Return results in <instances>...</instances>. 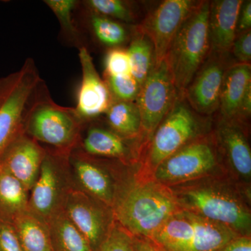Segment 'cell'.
<instances>
[{
	"mask_svg": "<svg viewBox=\"0 0 251 251\" xmlns=\"http://www.w3.org/2000/svg\"><path fill=\"white\" fill-rule=\"evenodd\" d=\"M127 49L129 57L130 75L141 86L155 64L152 42L146 34L135 27Z\"/></svg>",
	"mask_w": 251,
	"mask_h": 251,
	"instance_id": "cell-26",
	"label": "cell"
},
{
	"mask_svg": "<svg viewBox=\"0 0 251 251\" xmlns=\"http://www.w3.org/2000/svg\"><path fill=\"white\" fill-rule=\"evenodd\" d=\"M97 251H134L133 237L115 221Z\"/></svg>",
	"mask_w": 251,
	"mask_h": 251,
	"instance_id": "cell-32",
	"label": "cell"
},
{
	"mask_svg": "<svg viewBox=\"0 0 251 251\" xmlns=\"http://www.w3.org/2000/svg\"><path fill=\"white\" fill-rule=\"evenodd\" d=\"M229 53L234 62L251 64V29L236 36Z\"/></svg>",
	"mask_w": 251,
	"mask_h": 251,
	"instance_id": "cell-33",
	"label": "cell"
},
{
	"mask_svg": "<svg viewBox=\"0 0 251 251\" xmlns=\"http://www.w3.org/2000/svg\"><path fill=\"white\" fill-rule=\"evenodd\" d=\"M234 63L230 53L210 51L184 96L191 108L199 115L209 117L219 110L225 74Z\"/></svg>",
	"mask_w": 251,
	"mask_h": 251,
	"instance_id": "cell-12",
	"label": "cell"
},
{
	"mask_svg": "<svg viewBox=\"0 0 251 251\" xmlns=\"http://www.w3.org/2000/svg\"><path fill=\"white\" fill-rule=\"evenodd\" d=\"M70 153L46 150L37 179L29 191L28 211L46 224L64 210L68 195L74 188Z\"/></svg>",
	"mask_w": 251,
	"mask_h": 251,
	"instance_id": "cell-5",
	"label": "cell"
},
{
	"mask_svg": "<svg viewBox=\"0 0 251 251\" xmlns=\"http://www.w3.org/2000/svg\"><path fill=\"white\" fill-rule=\"evenodd\" d=\"M218 251H251L250 236H238Z\"/></svg>",
	"mask_w": 251,
	"mask_h": 251,
	"instance_id": "cell-36",
	"label": "cell"
},
{
	"mask_svg": "<svg viewBox=\"0 0 251 251\" xmlns=\"http://www.w3.org/2000/svg\"><path fill=\"white\" fill-rule=\"evenodd\" d=\"M85 9L120 23H133L135 14L129 1L123 0H88L83 2Z\"/></svg>",
	"mask_w": 251,
	"mask_h": 251,
	"instance_id": "cell-29",
	"label": "cell"
},
{
	"mask_svg": "<svg viewBox=\"0 0 251 251\" xmlns=\"http://www.w3.org/2000/svg\"><path fill=\"white\" fill-rule=\"evenodd\" d=\"M47 224L52 251H94L64 210L50 220Z\"/></svg>",
	"mask_w": 251,
	"mask_h": 251,
	"instance_id": "cell-23",
	"label": "cell"
},
{
	"mask_svg": "<svg viewBox=\"0 0 251 251\" xmlns=\"http://www.w3.org/2000/svg\"><path fill=\"white\" fill-rule=\"evenodd\" d=\"M180 97L166 59L154 64L140 87L136 102L141 118L142 132L151 138L158 126Z\"/></svg>",
	"mask_w": 251,
	"mask_h": 251,
	"instance_id": "cell-8",
	"label": "cell"
},
{
	"mask_svg": "<svg viewBox=\"0 0 251 251\" xmlns=\"http://www.w3.org/2000/svg\"><path fill=\"white\" fill-rule=\"evenodd\" d=\"M64 211L94 251L99 250L115 223L111 207L75 187L68 195Z\"/></svg>",
	"mask_w": 251,
	"mask_h": 251,
	"instance_id": "cell-10",
	"label": "cell"
},
{
	"mask_svg": "<svg viewBox=\"0 0 251 251\" xmlns=\"http://www.w3.org/2000/svg\"><path fill=\"white\" fill-rule=\"evenodd\" d=\"M114 100L135 101L140 86L131 75L124 76H104Z\"/></svg>",
	"mask_w": 251,
	"mask_h": 251,
	"instance_id": "cell-30",
	"label": "cell"
},
{
	"mask_svg": "<svg viewBox=\"0 0 251 251\" xmlns=\"http://www.w3.org/2000/svg\"><path fill=\"white\" fill-rule=\"evenodd\" d=\"M209 9L210 1H200L175 36L164 58L181 97L210 53Z\"/></svg>",
	"mask_w": 251,
	"mask_h": 251,
	"instance_id": "cell-3",
	"label": "cell"
},
{
	"mask_svg": "<svg viewBox=\"0 0 251 251\" xmlns=\"http://www.w3.org/2000/svg\"><path fill=\"white\" fill-rule=\"evenodd\" d=\"M12 226L23 251H52L48 224L29 211L18 216Z\"/></svg>",
	"mask_w": 251,
	"mask_h": 251,
	"instance_id": "cell-24",
	"label": "cell"
},
{
	"mask_svg": "<svg viewBox=\"0 0 251 251\" xmlns=\"http://www.w3.org/2000/svg\"><path fill=\"white\" fill-rule=\"evenodd\" d=\"M69 161L74 187L112 208L116 186L108 173L79 147L69 153Z\"/></svg>",
	"mask_w": 251,
	"mask_h": 251,
	"instance_id": "cell-15",
	"label": "cell"
},
{
	"mask_svg": "<svg viewBox=\"0 0 251 251\" xmlns=\"http://www.w3.org/2000/svg\"><path fill=\"white\" fill-rule=\"evenodd\" d=\"M242 0L210 1L209 27L211 51L229 53L237 36V25Z\"/></svg>",
	"mask_w": 251,
	"mask_h": 251,
	"instance_id": "cell-16",
	"label": "cell"
},
{
	"mask_svg": "<svg viewBox=\"0 0 251 251\" xmlns=\"http://www.w3.org/2000/svg\"><path fill=\"white\" fill-rule=\"evenodd\" d=\"M29 191L0 166V221L12 225L28 210Z\"/></svg>",
	"mask_w": 251,
	"mask_h": 251,
	"instance_id": "cell-21",
	"label": "cell"
},
{
	"mask_svg": "<svg viewBox=\"0 0 251 251\" xmlns=\"http://www.w3.org/2000/svg\"><path fill=\"white\" fill-rule=\"evenodd\" d=\"M87 14L91 31L103 46L109 49L122 47L128 41L129 34L123 23L88 11Z\"/></svg>",
	"mask_w": 251,
	"mask_h": 251,
	"instance_id": "cell-27",
	"label": "cell"
},
{
	"mask_svg": "<svg viewBox=\"0 0 251 251\" xmlns=\"http://www.w3.org/2000/svg\"><path fill=\"white\" fill-rule=\"evenodd\" d=\"M44 3L58 20L64 39L79 49L85 47L82 44L80 29L74 21V13L78 6L79 1L76 0H46Z\"/></svg>",
	"mask_w": 251,
	"mask_h": 251,
	"instance_id": "cell-28",
	"label": "cell"
},
{
	"mask_svg": "<svg viewBox=\"0 0 251 251\" xmlns=\"http://www.w3.org/2000/svg\"><path fill=\"white\" fill-rule=\"evenodd\" d=\"M105 115L110 129L126 139H134L141 133V118L136 102L114 100Z\"/></svg>",
	"mask_w": 251,
	"mask_h": 251,
	"instance_id": "cell-25",
	"label": "cell"
},
{
	"mask_svg": "<svg viewBox=\"0 0 251 251\" xmlns=\"http://www.w3.org/2000/svg\"><path fill=\"white\" fill-rule=\"evenodd\" d=\"M84 125L75 108L62 106L52 100L44 81L27 109L23 131L39 143L70 153L79 146Z\"/></svg>",
	"mask_w": 251,
	"mask_h": 251,
	"instance_id": "cell-2",
	"label": "cell"
},
{
	"mask_svg": "<svg viewBox=\"0 0 251 251\" xmlns=\"http://www.w3.org/2000/svg\"><path fill=\"white\" fill-rule=\"evenodd\" d=\"M191 214L195 231L187 251H218L240 235L224 224L214 222L192 212Z\"/></svg>",
	"mask_w": 251,
	"mask_h": 251,
	"instance_id": "cell-22",
	"label": "cell"
},
{
	"mask_svg": "<svg viewBox=\"0 0 251 251\" xmlns=\"http://www.w3.org/2000/svg\"><path fill=\"white\" fill-rule=\"evenodd\" d=\"M44 81L31 58L17 72L0 78V155L23 130L27 109Z\"/></svg>",
	"mask_w": 251,
	"mask_h": 251,
	"instance_id": "cell-4",
	"label": "cell"
},
{
	"mask_svg": "<svg viewBox=\"0 0 251 251\" xmlns=\"http://www.w3.org/2000/svg\"><path fill=\"white\" fill-rule=\"evenodd\" d=\"M0 251H23L12 225L0 221Z\"/></svg>",
	"mask_w": 251,
	"mask_h": 251,
	"instance_id": "cell-34",
	"label": "cell"
},
{
	"mask_svg": "<svg viewBox=\"0 0 251 251\" xmlns=\"http://www.w3.org/2000/svg\"><path fill=\"white\" fill-rule=\"evenodd\" d=\"M216 153L211 142L199 137L167 158L155 168L158 183L175 184L197 179L215 168Z\"/></svg>",
	"mask_w": 251,
	"mask_h": 251,
	"instance_id": "cell-9",
	"label": "cell"
},
{
	"mask_svg": "<svg viewBox=\"0 0 251 251\" xmlns=\"http://www.w3.org/2000/svg\"><path fill=\"white\" fill-rule=\"evenodd\" d=\"M201 1L165 0L137 28L152 42L155 64L164 59L173 39Z\"/></svg>",
	"mask_w": 251,
	"mask_h": 251,
	"instance_id": "cell-11",
	"label": "cell"
},
{
	"mask_svg": "<svg viewBox=\"0 0 251 251\" xmlns=\"http://www.w3.org/2000/svg\"><path fill=\"white\" fill-rule=\"evenodd\" d=\"M186 211L224 224L242 236H250V211L233 193L212 186L188 188L176 199Z\"/></svg>",
	"mask_w": 251,
	"mask_h": 251,
	"instance_id": "cell-6",
	"label": "cell"
},
{
	"mask_svg": "<svg viewBox=\"0 0 251 251\" xmlns=\"http://www.w3.org/2000/svg\"><path fill=\"white\" fill-rule=\"evenodd\" d=\"M251 87V64L234 63L225 74L219 110L221 118L235 120L241 104L248 90Z\"/></svg>",
	"mask_w": 251,
	"mask_h": 251,
	"instance_id": "cell-18",
	"label": "cell"
},
{
	"mask_svg": "<svg viewBox=\"0 0 251 251\" xmlns=\"http://www.w3.org/2000/svg\"><path fill=\"white\" fill-rule=\"evenodd\" d=\"M204 117L195 111L184 97H179L151 137L148 153L151 166L155 169L167 158L201 137Z\"/></svg>",
	"mask_w": 251,
	"mask_h": 251,
	"instance_id": "cell-7",
	"label": "cell"
},
{
	"mask_svg": "<svg viewBox=\"0 0 251 251\" xmlns=\"http://www.w3.org/2000/svg\"><path fill=\"white\" fill-rule=\"evenodd\" d=\"M104 76L130 75V61L127 50L122 47L109 49L104 59Z\"/></svg>",
	"mask_w": 251,
	"mask_h": 251,
	"instance_id": "cell-31",
	"label": "cell"
},
{
	"mask_svg": "<svg viewBox=\"0 0 251 251\" xmlns=\"http://www.w3.org/2000/svg\"><path fill=\"white\" fill-rule=\"evenodd\" d=\"M127 140L111 129L93 126L80 139L79 146L80 145L81 150L90 156L125 159L130 153Z\"/></svg>",
	"mask_w": 251,
	"mask_h": 251,
	"instance_id": "cell-20",
	"label": "cell"
},
{
	"mask_svg": "<svg viewBox=\"0 0 251 251\" xmlns=\"http://www.w3.org/2000/svg\"><path fill=\"white\" fill-rule=\"evenodd\" d=\"M45 154V149L22 130L0 155V166L30 191Z\"/></svg>",
	"mask_w": 251,
	"mask_h": 251,
	"instance_id": "cell-14",
	"label": "cell"
},
{
	"mask_svg": "<svg viewBox=\"0 0 251 251\" xmlns=\"http://www.w3.org/2000/svg\"><path fill=\"white\" fill-rule=\"evenodd\" d=\"M176 198L159 183L133 181L117 188L112 209L115 221L133 237L152 238L179 211Z\"/></svg>",
	"mask_w": 251,
	"mask_h": 251,
	"instance_id": "cell-1",
	"label": "cell"
},
{
	"mask_svg": "<svg viewBox=\"0 0 251 251\" xmlns=\"http://www.w3.org/2000/svg\"><path fill=\"white\" fill-rule=\"evenodd\" d=\"M242 124L220 119L217 139L232 168L244 179L251 176V151Z\"/></svg>",
	"mask_w": 251,
	"mask_h": 251,
	"instance_id": "cell-17",
	"label": "cell"
},
{
	"mask_svg": "<svg viewBox=\"0 0 251 251\" xmlns=\"http://www.w3.org/2000/svg\"><path fill=\"white\" fill-rule=\"evenodd\" d=\"M251 28V1H244L238 16L237 36Z\"/></svg>",
	"mask_w": 251,
	"mask_h": 251,
	"instance_id": "cell-35",
	"label": "cell"
},
{
	"mask_svg": "<svg viewBox=\"0 0 251 251\" xmlns=\"http://www.w3.org/2000/svg\"><path fill=\"white\" fill-rule=\"evenodd\" d=\"M194 231L191 212L181 210L167 220L151 240L164 251H187Z\"/></svg>",
	"mask_w": 251,
	"mask_h": 251,
	"instance_id": "cell-19",
	"label": "cell"
},
{
	"mask_svg": "<svg viewBox=\"0 0 251 251\" xmlns=\"http://www.w3.org/2000/svg\"><path fill=\"white\" fill-rule=\"evenodd\" d=\"M133 243L134 251H164L149 238L133 237Z\"/></svg>",
	"mask_w": 251,
	"mask_h": 251,
	"instance_id": "cell-37",
	"label": "cell"
},
{
	"mask_svg": "<svg viewBox=\"0 0 251 251\" xmlns=\"http://www.w3.org/2000/svg\"><path fill=\"white\" fill-rule=\"evenodd\" d=\"M78 56L82 80L76 106L74 108L77 116L85 124L105 115L114 100L106 82L99 75L93 59L85 46L79 49Z\"/></svg>",
	"mask_w": 251,
	"mask_h": 251,
	"instance_id": "cell-13",
	"label": "cell"
}]
</instances>
